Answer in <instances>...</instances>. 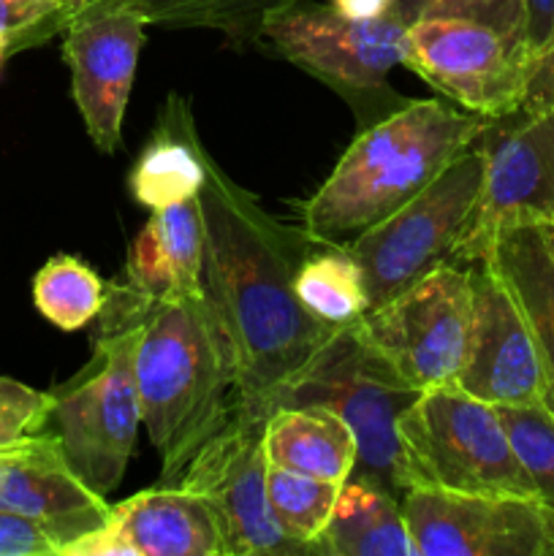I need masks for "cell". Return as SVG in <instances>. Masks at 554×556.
<instances>
[{
    "mask_svg": "<svg viewBox=\"0 0 554 556\" xmlns=\"http://www.w3.org/2000/svg\"><path fill=\"white\" fill-rule=\"evenodd\" d=\"M196 199L204 226L201 291L231 353L237 402L272 416V400L340 331L297 296V271L313 239L275 220L206 150Z\"/></svg>",
    "mask_w": 554,
    "mask_h": 556,
    "instance_id": "1",
    "label": "cell"
},
{
    "mask_svg": "<svg viewBox=\"0 0 554 556\" xmlns=\"http://www.w3.org/2000/svg\"><path fill=\"white\" fill-rule=\"evenodd\" d=\"M487 123L443 101H407L362 128L304 204V233L320 244H348L421 193Z\"/></svg>",
    "mask_w": 554,
    "mask_h": 556,
    "instance_id": "2",
    "label": "cell"
},
{
    "mask_svg": "<svg viewBox=\"0 0 554 556\" xmlns=\"http://www.w3.org/2000/svg\"><path fill=\"white\" fill-rule=\"evenodd\" d=\"M141 427L161 456V481L177 483L237 405L231 353L199 299H147L134 356Z\"/></svg>",
    "mask_w": 554,
    "mask_h": 556,
    "instance_id": "3",
    "label": "cell"
},
{
    "mask_svg": "<svg viewBox=\"0 0 554 556\" xmlns=\"http://www.w3.org/2000/svg\"><path fill=\"white\" fill-rule=\"evenodd\" d=\"M147 296L128 282H106L92 356L52 389V421L71 470L103 494L119 486L141 427L134 356Z\"/></svg>",
    "mask_w": 554,
    "mask_h": 556,
    "instance_id": "4",
    "label": "cell"
},
{
    "mask_svg": "<svg viewBox=\"0 0 554 556\" xmlns=\"http://www.w3.org/2000/svg\"><path fill=\"white\" fill-rule=\"evenodd\" d=\"M402 481L407 489L532 497L498 407L456 386L427 389L396 421Z\"/></svg>",
    "mask_w": 554,
    "mask_h": 556,
    "instance_id": "5",
    "label": "cell"
},
{
    "mask_svg": "<svg viewBox=\"0 0 554 556\" xmlns=\"http://www.w3.org/2000/svg\"><path fill=\"white\" fill-rule=\"evenodd\" d=\"M418 394L421 391L378 356L353 326H345L326 342L313 364L272 400V410L320 405L337 413L356 438V467L351 478L375 483L402 500L405 481L396 421Z\"/></svg>",
    "mask_w": 554,
    "mask_h": 556,
    "instance_id": "6",
    "label": "cell"
},
{
    "mask_svg": "<svg viewBox=\"0 0 554 556\" xmlns=\"http://www.w3.org/2000/svg\"><path fill=\"white\" fill-rule=\"evenodd\" d=\"M481 179L483 155L473 141L421 193L345 244L362 269L369 309L394 299L438 266L459 264Z\"/></svg>",
    "mask_w": 554,
    "mask_h": 556,
    "instance_id": "7",
    "label": "cell"
},
{
    "mask_svg": "<svg viewBox=\"0 0 554 556\" xmlns=\"http://www.w3.org/2000/svg\"><path fill=\"white\" fill-rule=\"evenodd\" d=\"M405 22L389 11L375 20H351L331 5H297L266 22L261 38L288 63L318 76L340 92L356 112L362 128L405 106V98L389 85V74L402 65Z\"/></svg>",
    "mask_w": 554,
    "mask_h": 556,
    "instance_id": "8",
    "label": "cell"
},
{
    "mask_svg": "<svg viewBox=\"0 0 554 556\" xmlns=\"http://www.w3.org/2000/svg\"><path fill=\"white\" fill-rule=\"evenodd\" d=\"M470 264H449L369 309L353 329L407 383L427 391L454 386L470 345Z\"/></svg>",
    "mask_w": 554,
    "mask_h": 556,
    "instance_id": "9",
    "label": "cell"
},
{
    "mask_svg": "<svg viewBox=\"0 0 554 556\" xmlns=\"http://www.w3.org/2000/svg\"><path fill=\"white\" fill-rule=\"evenodd\" d=\"M266 418V413L237 402L228 421L201 445L174 483L210 505L221 527L223 556L307 554V548L282 535L269 510Z\"/></svg>",
    "mask_w": 554,
    "mask_h": 556,
    "instance_id": "10",
    "label": "cell"
},
{
    "mask_svg": "<svg viewBox=\"0 0 554 556\" xmlns=\"http://www.w3.org/2000/svg\"><path fill=\"white\" fill-rule=\"evenodd\" d=\"M402 65L483 119L525 106L532 65L498 27L462 16H424L402 38Z\"/></svg>",
    "mask_w": 554,
    "mask_h": 556,
    "instance_id": "11",
    "label": "cell"
},
{
    "mask_svg": "<svg viewBox=\"0 0 554 556\" xmlns=\"http://www.w3.org/2000/svg\"><path fill=\"white\" fill-rule=\"evenodd\" d=\"M476 144L483 179L459 264L487 258L505 228L554 220V109L521 106L508 117L489 119Z\"/></svg>",
    "mask_w": 554,
    "mask_h": 556,
    "instance_id": "12",
    "label": "cell"
},
{
    "mask_svg": "<svg viewBox=\"0 0 554 556\" xmlns=\"http://www.w3.org/2000/svg\"><path fill=\"white\" fill-rule=\"evenodd\" d=\"M416 556H554V510L532 497L407 489Z\"/></svg>",
    "mask_w": 554,
    "mask_h": 556,
    "instance_id": "13",
    "label": "cell"
},
{
    "mask_svg": "<svg viewBox=\"0 0 554 556\" xmlns=\"http://www.w3.org/2000/svg\"><path fill=\"white\" fill-rule=\"evenodd\" d=\"M147 20L123 5L87 3L68 9L63 58L71 92L87 136L101 152H117L123 119L144 47Z\"/></svg>",
    "mask_w": 554,
    "mask_h": 556,
    "instance_id": "14",
    "label": "cell"
},
{
    "mask_svg": "<svg viewBox=\"0 0 554 556\" xmlns=\"http://www.w3.org/2000/svg\"><path fill=\"white\" fill-rule=\"evenodd\" d=\"M473 326L454 386L494 407L546 402V378L525 313L489 261L470 264Z\"/></svg>",
    "mask_w": 554,
    "mask_h": 556,
    "instance_id": "15",
    "label": "cell"
},
{
    "mask_svg": "<svg viewBox=\"0 0 554 556\" xmlns=\"http://www.w3.org/2000/svg\"><path fill=\"white\" fill-rule=\"evenodd\" d=\"M0 510L41 527L60 556L101 532L112 516V505L71 470L58 434L47 429L0 456Z\"/></svg>",
    "mask_w": 554,
    "mask_h": 556,
    "instance_id": "16",
    "label": "cell"
},
{
    "mask_svg": "<svg viewBox=\"0 0 554 556\" xmlns=\"http://www.w3.org/2000/svg\"><path fill=\"white\" fill-rule=\"evenodd\" d=\"M63 556H223V538L199 494L163 483L112 505L109 525Z\"/></svg>",
    "mask_w": 554,
    "mask_h": 556,
    "instance_id": "17",
    "label": "cell"
},
{
    "mask_svg": "<svg viewBox=\"0 0 554 556\" xmlns=\"http://www.w3.org/2000/svg\"><path fill=\"white\" fill-rule=\"evenodd\" d=\"M204 264V226L199 199L152 212L134 239L125 282L147 299H199Z\"/></svg>",
    "mask_w": 554,
    "mask_h": 556,
    "instance_id": "18",
    "label": "cell"
},
{
    "mask_svg": "<svg viewBox=\"0 0 554 556\" xmlns=\"http://www.w3.org/2000/svg\"><path fill=\"white\" fill-rule=\"evenodd\" d=\"M264 454L269 467L345 483L356 467V438L337 413L320 405L277 407L266 418Z\"/></svg>",
    "mask_w": 554,
    "mask_h": 556,
    "instance_id": "19",
    "label": "cell"
},
{
    "mask_svg": "<svg viewBox=\"0 0 554 556\" xmlns=\"http://www.w3.org/2000/svg\"><path fill=\"white\" fill-rule=\"evenodd\" d=\"M128 182L134 199L150 212L199 195L204 185V147L196 136L188 101L168 98Z\"/></svg>",
    "mask_w": 554,
    "mask_h": 556,
    "instance_id": "20",
    "label": "cell"
},
{
    "mask_svg": "<svg viewBox=\"0 0 554 556\" xmlns=\"http://www.w3.org/2000/svg\"><path fill=\"white\" fill-rule=\"evenodd\" d=\"M525 313L546 378V405L554 410V258L538 226L498 233L487 258Z\"/></svg>",
    "mask_w": 554,
    "mask_h": 556,
    "instance_id": "21",
    "label": "cell"
},
{
    "mask_svg": "<svg viewBox=\"0 0 554 556\" xmlns=\"http://www.w3.org/2000/svg\"><path fill=\"white\" fill-rule=\"evenodd\" d=\"M315 556H416L402 500L375 483L348 478L329 525L313 541Z\"/></svg>",
    "mask_w": 554,
    "mask_h": 556,
    "instance_id": "22",
    "label": "cell"
},
{
    "mask_svg": "<svg viewBox=\"0 0 554 556\" xmlns=\"http://www.w3.org/2000/svg\"><path fill=\"white\" fill-rule=\"evenodd\" d=\"M87 3L123 5L147 20V25L174 30H215L231 43L261 41L266 22L297 5L299 0H68V9Z\"/></svg>",
    "mask_w": 554,
    "mask_h": 556,
    "instance_id": "23",
    "label": "cell"
},
{
    "mask_svg": "<svg viewBox=\"0 0 554 556\" xmlns=\"http://www.w3.org/2000/svg\"><path fill=\"white\" fill-rule=\"evenodd\" d=\"M297 296L320 324L353 326L367 315V288L345 244H310L297 271Z\"/></svg>",
    "mask_w": 554,
    "mask_h": 556,
    "instance_id": "24",
    "label": "cell"
},
{
    "mask_svg": "<svg viewBox=\"0 0 554 556\" xmlns=\"http://www.w3.org/2000/svg\"><path fill=\"white\" fill-rule=\"evenodd\" d=\"M33 304L52 326L76 331L106 304V282L74 255H54L33 280Z\"/></svg>",
    "mask_w": 554,
    "mask_h": 556,
    "instance_id": "25",
    "label": "cell"
},
{
    "mask_svg": "<svg viewBox=\"0 0 554 556\" xmlns=\"http://www.w3.org/2000/svg\"><path fill=\"white\" fill-rule=\"evenodd\" d=\"M342 483L299 476V472L269 467L266 470V497L282 535L313 554V541L329 525V516L340 497Z\"/></svg>",
    "mask_w": 554,
    "mask_h": 556,
    "instance_id": "26",
    "label": "cell"
},
{
    "mask_svg": "<svg viewBox=\"0 0 554 556\" xmlns=\"http://www.w3.org/2000/svg\"><path fill=\"white\" fill-rule=\"evenodd\" d=\"M511 445L530 476L536 500L554 510V410L546 402L498 407Z\"/></svg>",
    "mask_w": 554,
    "mask_h": 556,
    "instance_id": "27",
    "label": "cell"
},
{
    "mask_svg": "<svg viewBox=\"0 0 554 556\" xmlns=\"http://www.w3.org/2000/svg\"><path fill=\"white\" fill-rule=\"evenodd\" d=\"M68 0H0V49L14 54L63 33Z\"/></svg>",
    "mask_w": 554,
    "mask_h": 556,
    "instance_id": "28",
    "label": "cell"
},
{
    "mask_svg": "<svg viewBox=\"0 0 554 556\" xmlns=\"http://www.w3.org/2000/svg\"><path fill=\"white\" fill-rule=\"evenodd\" d=\"M394 11L405 25L424 16H462L498 27L521 47V0H394Z\"/></svg>",
    "mask_w": 554,
    "mask_h": 556,
    "instance_id": "29",
    "label": "cell"
},
{
    "mask_svg": "<svg viewBox=\"0 0 554 556\" xmlns=\"http://www.w3.org/2000/svg\"><path fill=\"white\" fill-rule=\"evenodd\" d=\"M52 421V394L0 375V448L41 434Z\"/></svg>",
    "mask_w": 554,
    "mask_h": 556,
    "instance_id": "30",
    "label": "cell"
},
{
    "mask_svg": "<svg viewBox=\"0 0 554 556\" xmlns=\"http://www.w3.org/2000/svg\"><path fill=\"white\" fill-rule=\"evenodd\" d=\"M0 556H60V552L41 527L0 510Z\"/></svg>",
    "mask_w": 554,
    "mask_h": 556,
    "instance_id": "31",
    "label": "cell"
},
{
    "mask_svg": "<svg viewBox=\"0 0 554 556\" xmlns=\"http://www.w3.org/2000/svg\"><path fill=\"white\" fill-rule=\"evenodd\" d=\"M554 47V0H521V49L536 68Z\"/></svg>",
    "mask_w": 554,
    "mask_h": 556,
    "instance_id": "32",
    "label": "cell"
},
{
    "mask_svg": "<svg viewBox=\"0 0 554 556\" xmlns=\"http://www.w3.org/2000/svg\"><path fill=\"white\" fill-rule=\"evenodd\" d=\"M525 106L554 109V47L549 49L546 58L532 68Z\"/></svg>",
    "mask_w": 554,
    "mask_h": 556,
    "instance_id": "33",
    "label": "cell"
},
{
    "mask_svg": "<svg viewBox=\"0 0 554 556\" xmlns=\"http://www.w3.org/2000/svg\"><path fill=\"white\" fill-rule=\"evenodd\" d=\"M329 5L351 20H375L394 9V0H329Z\"/></svg>",
    "mask_w": 554,
    "mask_h": 556,
    "instance_id": "34",
    "label": "cell"
},
{
    "mask_svg": "<svg viewBox=\"0 0 554 556\" xmlns=\"http://www.w3.org/2000/svg\"><path fill=\"white\" fill-rule=\"evenodd\" d=\"M538 228H541V233H543V242H546L549 253H552V258H554V220L543 223V226H538Z\"/></svg>",
    "mask_w": 554,
    "mask_h": 556,
    "instance_id": "35",
    "label": "cell"
},
{
    "mask_svg": "<svg viewBox=\"0 0 554 556\" xmlns=\"http://www.w3.org/2000/svg\"><path fill=\"white\" fill-rule=\"evenodd\" d=\"M5 58H9V54H5V52H3V49H0V65H3V63H5Z\"/></svg>",
    "mask_w": 554,
    "mask_h": 556,
    "instance_id": "36",
    "label": "cell"
},
{
    "mask_svg": "<svg viewBox=\"0 0 554 556\" xmlns=\"http://www.w3.org/2000/svg\"><path fill=\"white\" fill-rule=\"evenodd\" d=\"M3 451H5V448H0V456H3Z\"/></svg>",
    "mask_w": 554,
    "mask_h": 556,
    "instance_id": "37",
    "label": "cell"
}]
</instances>
